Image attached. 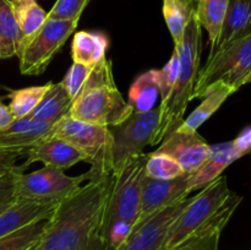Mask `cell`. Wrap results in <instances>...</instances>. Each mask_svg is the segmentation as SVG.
Masks as SVG:
<instances>
[{
	"label": "cell",
	"mask_w": 251,
	"mask_h": 250,
	"mask_svg": "<svg viewBox=\"0 0 251 250\" xmlns=\"http://www.w3.org/2000/svg\"><path fill=\"white\" fill-rule=\"evenodd\" d=\"M249 82H251V73L249 74V76H248L247 81H245V85H247V83H249Z\"/></svg>",
	"instance_id": "cell-41"
},
{
	"label": "cell",
	"mask_w": 251,
	"mask_h": 250,
	"mask_svg": "<svg viewBox=\"0 0 251 250\" xmlns=\"http://www.w3.org/2000/svg\"><path fill=\"white\" fill-rule=\"evenodd\" d=\"M109 39L102 32L78 31L71 44L73 61L86 66H95L105 58Z\"/></svg>",
	"instance_id": "cell-20"
},
{
	"label": "cell",
	"mask_w": 251,
	"mask_h": 250,
	"mask_svg": "<svg viewBox=\"0 0 251 250\" xmlns=\"http://www.w3.org/2000/svg\"><path fill=\"white\" fill-rule=\"evenodd\" d=\"M26 149H0V181L17 168V159L26 157Z\"/></svg>",
	"instance_id": "cell-34"
},
{
	"label": "cell",
	"mask_w": 251,
	"mask_h": 250,
	"mask_svg": "<svg viewBox=\"0 0 251 250\" xmlns=\"http://www.w3.org/2000/svg\"><path fill=\"white\" fill-rule=\"evenodd\" d=\"M91 0H56L47 17L59 20H80Z\"/></svg>",
	"instance_id": "cell-32"
},
{
	"label": "cell",
	"mask_w": 251,
	"mask_h": 250,
	"mask_svg": "<svg viewBox=\"0 0 251 250\" xmlns=\"http://www.w3.org/2000/svg\"><path fill=\"white\" fill-rule=\"evenodd\" d=\"M179 65H180L179 54L178 50L174 48L171 59L167 61V64L161 70H158L159 87H161V104L159 105L164 104L168 100L169 96H171L172 91H173L176 77H178Z\"/></svg>",
	"instance_id": "cell-30"
},
{
	"label": "cell",
	"mask_w": 251,
	"mask_h": 250,
	"mask_svg": "<svg viewBox=\"0 0 251 250\" xmlns=\"http://www.w3.org/2000/svg\"><path fill=\"white\" fill-rule=\"evenodd\" d=\"M229 194L227 176L221 175L190 198L169 227L159 250H176L185 244L222 207Z\"/></svg>",
	"instance_id": "cell-5"
},
{
	"label": "cell",
	"mask_w": 251,
	"mask_h": 250,
	"mask_svg": "<svg viewBox=\"0 0 251 250\" xmlns=\"http://www.w3.org/2000/svg\"><path fill=\"white\" fill-rule=\"evenodd\" d=\"M234 92L237 91L223 81L212 83L203 93L202 102L200 103V105L185 120H183L176 130L184 132L198 131L199 127L206 120L210 119L211 115L215 114L220 109L221 105L226 102V100Z\"/></svg>",
	"instance_id": "cell-19"
},
{
	"label": "cell",
	"mask_w": 251,
	"mask_h": 250,
	"mask_svg": "<svg viewBox=\"0 0 251 250\" xmlns=\"http://www.w3.org/2000/svg\"><path fill=\"white\" fill-rule=\"evenodd\" d=\"M162 11L167 27L173 38L174 48H179L184 42L185 29L190 21L191 15L195 11L189 10L179 0H163Z\"/></svg>",
	"instance_id": "cell-27"
},
{
	"label": "cell",
	"mask_w": 251,
	"mask_h": 250,
	"mask_svg": "<svg viewBox=\"0 0 251 250\" xmlns=\"http://www.w3.org/2000/svg\"><path fill=\"white\" fill-rule=\"evenodd\" d=\"M159 114L158 105L149 112L132 113L124 123L109 127L113 136V172L122 168L132 157L144 153L158 126Z\"/></svg>",
	"instance_id": "cell-9"
},
{
	"label": "cell",
	"mask_w": 251,
	"mask_h": 250,
	"mask_svg": "<svg viewBox=\"0 0 251 250\" xmlns=\"http://www.w3.org/2000/svg\"><path fill=\"white\" fill-rule=\"evenodd\" d=\"M14 120H15V118L12 117L9 107H7V105H5L4 103L0 100V131L5 130L6 127H9Z\"/></svg>",
	"instance_id": "cell-37"
},
{
	"label": "cell",
	"mask_w": 251,
	"mask_h": 250,
	"mask_svg": "<svg viewBox=\"0 0 251 250\" xmlns=\"http://www.w3.org/2000/svg\"><path fill=\"white\" fill-rule=\"evenodd\" d=\"M15 14H16L17 24L21 29L24 38L32 36L36 33L47 20V14L37 1L31 4L17 5L15 6Z\"/></svg>",
	"instance_id": "cell-29"
},
{
	"label": "cell",
	"mask_w": 251,
	"mask_h": 250,
	"mask_svg": "<svg viewBox=\"0 0 251 250\" xmlns=\"http://www.w3.org/2000/svg\"><path fill=\"white\" fill-rule=\"evenodd\" d=\"M26 158L25 163L20 166L24 171L34 162H42L44 166L65 171L78 162L83 161L82 154L75 147L59 137L49 136V135L27 149Z\"/></svg>",
	"instance_id": "cell-16"
},
{
	"label": "cell",
	"mask_w": 251,
	"mask_h": 250,
	"mask_svg": "<svg viewBox=\"0 0 251 250\" xmlns=\"http://www.w3.org/2000/svg\"><path fill=\"white\" fill-rule=\"evenodd\" d=\"M71 103H73V100L68 95L61 82L51 83L50 88L44 95L43 100L29 113L28 117L32 119L41 120V122L55 124L61 118L69 114Z\"/></svg>",
	"instance_id": "cell-22"
},
{
	"label": "cell",
	"mask_w": 251,
	"mask_h": 250,
	"mask_svg": "<svg viewBox=\"0 0 251 250\" xmlns=\"http://www.w3.org/2000/svg\"><path fill=\"white\" fill-rule=\"evenodd\" d=\"M234 142L238 146V149H239L244 154L251 152V126L245 127V129L238 135L237 139H234Z\"/></svg>",
	"instance_id": "cell-36"
},
{
	"label": "cell",
	"mask_w": 251,
	"mask_h": 250,
	"mask_svg": "<svg viewBox=\"0 0 251 250\" xmlns=\"http://www.w3.org/2000/svg\"><path fill=\"white\" fill-rule=\"evenodd\" d=\"M110 175L88 180L58 203L32 250H109L103 222Z\"/></svg>",
	"instance_id": "cell-1"
},
{
	"label": "cell",
	"mask_w": 251,
	"mask_h": 250,
	"mask_svg": "<svg viewBox=\"0 0 251 250\" xmlns=\"http://www.w3.org/2000/svg\"><path fill=\"white\" fill-rule=\"evenodd\" d=\"M190 198L166 206L142 221H137L124 244L117 250H159L169 227Z\"/></svg>",
	"instance_id": "cell-11"
},
{
	"label": "cell",
	"mask_w": 251,
	"mask_h": 250,
	"mask_svg": "<svg viewBox=\"0 0 251 250\" xmlns=\"http://www.w3.org/2000/svg\"><path fill=\"white\" fill-rule=\"evenodd\" d=\"M63 199H15L0 215V237L48 218Z\"/></svg>",
	"instance_id": "cell-14"
},
{
	"label": "cell",
	"mask_w": 251,
	"mask_h": 250,
	"mask_svg": "<svg viewBox=\"0 0 251 250\" xmlns=\"http://www.w3.org/2000/svg\"><path fill=\"white\" fill-rule=\"evenodd\" d=\"M132 113L129 103L125 102L118 90L112 61L107 58L93 66L69 109V115L74 119L108 127L122 124Z\"/></svg>",
	"instance_id": "cell-2"
},
{
	"label": "cell",
	"mask_w": 251,
	"mask_h": 250,
	"mask_svg": "<svg viewBox=\"0 0 251 250\" xmlns=\"http://www.w3.org/2000/svg\"><path fill=\"white\" fill-rule=\"evenodd\" d=\"M77 20H59L47 17L43 26L26 37L20 46V71L24 75H41L47 70L69 37L75 33Z\"/></svg>",
	"instance_id": "cell-8"
},
{
	"label": "cell",
	"mask_w": 251,
	"mask_h": 250,
	"mask_svg": "<svg viewBox=\"0 0 251 250\" xmlns=\"http://www.w3.org/2000/svg\"><path fill=\"white\" fill-rule=\"evenodd\" d=\"M179 1H180L184 6L188 7L189 10H193V11H195L196 0H179Z\"/></svg>",
	"instance_id": "cell-38"
},
{
	"label": "cell",
	"mask_w": 251,
	"mask_h": 250,
	"mask_svg": "<svg viewBox=\"0 0 251 250\" xmlns=\"http://www.w3.org/2000/svg\"><path fill=\"white\" fill-rule=\"evenodd\" d=\"M17 169V168H16ZM16 169H15V171H16ZM14 171V172H15ZM14 172H12V173H10V174H7V175L6 176H5V178L4 179H2V180L1 181H0V188H1V186L2 185H5V184H6L7 183V181H10V180H11V178H12V175H14Z\"/></svg>",
	"instance_id": "cell-40"
},
{
	"label": "cell",
	"mask_w": 251,
	"mask_h": 250,
	"mask_svg": "<svg viewBox=\"0 0 251 250\" xmlns=\"http://www.w3.org/2000/svg\"><path fill=\"white\" fill-rule=\"evenodd\" d=\"M54 124L26 117L0 131V149H29L49 134Z\"/></svg>",
	"instance_id": "cell-17"
},
{
	"label": "cell",
	"mask_w": 251,
	"mask_h": 250,
	"mask_svg": "<svg viewBox=\"0 0 251 250\" xmlns=\"http://www.w3.org/2000/svg\"><path fill=\"white\" fill-rule=\"evenodd\" d=\"M51 83L53 82H48L42 86H31V87L11 91L7 95L10 100L7 107H9L12 117L15 119H21V118L28 117L29 113L43 100L44 95L48 92Z\"/></svg>",
	"instance_id": "cell-26"
},
{
	"label": "cell",
	"mask_w": 251,
	"mask_h": 250,
	"mask_svg": "<svg viewBox=\"0 0 251 250\" xmlns=\"http://www.w3.org/2000/svg\"><path fill=\"white\" fill-rule=\"evenodd\" d=\"M132 227L134 225L127 222H124V221H117V222H113L112 225L104 228V230H103V238H104L108 249H119L124 244V242L129 237L130 233H131Z\"/></svg>",
	"instance_id": "cell-33"
},
{
	"label": "cell",
	"mask_w": 251,
	"mask_h": 250,
	"mask_svg": "<svg viewBox=\"0 0 251 250\" xmlns=\"http://www.w3.org/2000/svg\"><path fill=\"white\" fill-rule=\"evenodd\" d=\"M179 54V73L176 85L164 104L159 105L158 126L152 136L150 146L161 144L162 140L176 130L184 120L186 108L193 100L194 87L200 70V59L202 51V27L199 24L195 12L191 15L190 21L185 29L184 42L179 48H176Z\"/></svg>",
	"instance_id": "cell-3"
},
{
	"label": "cell",
	"mask_w": 251,
	"mask_h": 250,
	"mask_svg": "<svg viewBox=\"0 0 251 250\" xmlns=\"http://www.w3.org/2000/svg\"><path fill=\"white\" fill-rule=\"evenodd\" d=\"M210 145L198 131L184 132L173 130L163 140L156 152L173 157L184 173L189 174L198 169L208 156Z\"/></svg>",
	"instance_id": "cell-13"
},
{
	"label": "cell",
	"mask_w": 251,
	"mask_h": 250,
	"mask_svg": "<svg viewBox=\"0 0 251 250\" xmlns=\"http://www.w3.org/2000/svg\"><path fill=\"white\" fill-rule=\"evenodd\" d=\"M243 156L244 153L238 149L234 140L223 144L210 145L207 158L198 169L188 174V191L191 194L193 191L205 188L222 175L223 171L229 164Z\"/></svg>",
	"instance_id": "cell-15"
},
{
	"label": "cell",
	"mask_w": 251,
	"mask_h": 250,
	"mask_svg": "<svg viewBox=\"0 0 251 250\" xmlns=\"http://www.w3.org/2000/svg\"><path fill=\"white\" fill-rule=\"evenodd\" d=\"M251 73V33L232 42L208 56L205 66L199 70L193 98H202L212 83L223 81L239 90Z\"/></svg>",
	"instance_id": "cell-7"
},
{
	"label": "cell",
	"mask_w": 251,
	"mask_h": 250,
	"mask_svg": "<svg viewBox=\"0 0 251 250\" xmlns=\"http://www.w3.org/2000/svg\"><path fill=\"white\" fill-rule=\"evenodd\" d=\"M24 34L17 24L15 5L11 0H0V59L17 55Z\"/></svg>",
	"instance_id": "cell-23"
},
{
	"label": "cell",
	"mask_w": 251,
	"mask_h": 250,
	"mask_svg": "<svg viewBox=\"0 0 251 250\" xmlns=\"http://www.w3.org/2000/svg\"><path fill=\"white\" fill-rule=\"evenodd\" d=\"M48 218L36 221L15 232L0 237V250H32L44 234Z\"/></svg>",
	"instance_id": "cell-25"
},
{
	"label": "cell",
	"mask_w": 251,
	"mask_h": 250,
	"mask_svg": "<svg viewBox=\"0 0 251 250\" xmlns=\"http://www.w3.org/2000/svg\"><path fill=\"white\" fill-rule=\"evenodd\" d=\"M161 97L158 70L146 71L132 82L129 90V105L134 113H145L156 108Z\"/></svg>",
	"instance_id": "cell-21"
},
{
	"label": "cell",
	"mask_w": 251,
	"mask_h": 250,
	"mask_svg": "<svg viewBox=\"0 0 251 250\" xmlns=\"http://www.w3.org/2000/svg\"><path fill=\"white\" fill-rule=\"evenodd\" d=\"M92 69L93 66H86L77 63H73V65L69 68L68 73L65 74L60 82L66 90L68 95L71 97V100H74L78 95L81 88L87 81L88 76L92 73Z\"/></svg>",
	"instance_id": "cell-31"
},
{
	"label": "cell",
	"mask_w": 251,
	"mask_h": 250,
	"mask_svg": "<svg viewBox=\"0 0 251 250\" xmlns=\"http://www.w3.org/2000/svg\"><path fill=\"white\" fill-rule=\"evenodd\" d=\"M251 33V0H229L215 51Z\"/></svg>",
	"instance_id": "cell-18"
},
{
	"label": "cell",
	"mask_w": 251,
	"mask_h": 250,
	"mask_svg": "<svg viewBox=\"0 0 251 250\" xmlns=\"http://www.w3.org/2000/svg\"><path fill=\"white\" fill-rule=\"evenodd\" d=\"M229 0H196L195 16L201 27L207 31L211 51L215 50L220 38Z\"/></svg>",
	"instance_id": "cell-24"
},
{
	"label": "cell",
	"mask_w": 251,
	"mask_h": 250,
	"mask_svg": "<svg viewBox=\"0 0 251 250\" xmlns=\"http://www.w3.org/2000/svg\"><path fill=\"white\" fill-rule=\"evenodd\" d=\"M146 161L147 153H141L130 158L122 168L110 174L103 230L117 221H124L132 225L136 223Z\"/></svg>",
	"instance_id": "cell-6"
},
{
	"label": "cell",
	"mask_w": 251,
	"mask_h": 250,
	"mask_svg": "<svg viewBox=\"0 0 251 250\" xmlns=\"http://www.w3.org/2000/svg\"><path fill=\"white\" fill-rule=\"evenodd\" d=\"M188 174L174 179H154L145 174L142 180L140 213L137 221H142L166 206L189 198ZM136 221V222H137Z\"/></svg>",
	"instance_id": "cell-12"
},
{
	"label": "cell",
	"mask_w": 251,
	"mask_h": 250,
	"mask_svg": "<svg viewBox=\"0 0 251 250\" xmlns=\"http://www.w3.org/2000/svg\"><path fill=\"white\" fill-rule=\"evenodd\" d=\"M12 2H14L15 6H17V5H25V4H31V2H34L36 0H11Z\"/></svg>",
	"instance_id": "cell-39"
},
{
	"label": "cell",
	"mask_w": 251,
	"mask_h": 250,
	"mask_svg": "<svg viewBox=\"0 0 251 250\" xmlns=\"http://www.w3.org/2000/svg\"><path fill=\"white\" fill-rule=\"evenodd\" d=\"M19 167V166H17ZM16 172V171H15ZM14 172V173H15ZM12 181H14V175H12L11 180L7 181L5 185H2L0 188V215L11 205L15 201V195H14V188H12Z\"/></svg>",
	"instance_id": "cell-35"
},
{
	"label": "cell",
	"mask_w": 251,
	"mask_h": 250,
	"mask_svg": "<svg viewBox=\"0 0 251 250\" xmlns=\"http://www.w3.org/2000/svg\"><path fill=\"white\" fill-rule=\"evenodd\" d=\"M145 174L154 179H174L181 176L184 173L180 164L171 157L169 154L162 152H151L147 153L146 166H145Z\"/></svg>",
	"instance_id": "cell-28"
},
{
	"label": "cell",
	"mask_w": 251,
	"mask_h": 250,
	"mask_svg": "<svg viewBox=\"0 0 251 250\" xmlns=\"http://www.w3.org/2000/svg\"><path fill=\"white\" fill-rule=\"evenodd\" d=\"M49 136L64 140L75 147L91 164L86 180L109 176L113 172V136L108 126L90 124L65 115L53 125Z\"/></svg>",
	"instance_id": "cell-4"
},
{
	"label": "cell",
	"mask_w": 251,
	"mask_h": 250,
	"mask_svg": "<svg viewBox=\"0 0 251 250\" xmlns=\"http://www.w3.org/2000/svg\"><path fill=\"white\" fill-rule=\"evenodd\" d=\"M85 180V173L70 176L63 169L44 166L26 174L19 166L14 173L12 188L16 199H64L80 188Z\"/></svg>",
	"instance_id": "cell-10"
}]
</instances>
